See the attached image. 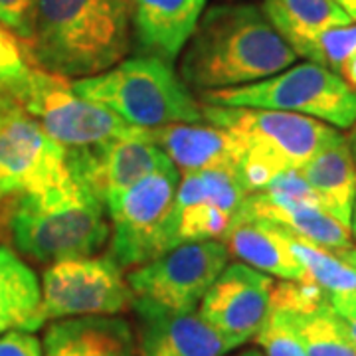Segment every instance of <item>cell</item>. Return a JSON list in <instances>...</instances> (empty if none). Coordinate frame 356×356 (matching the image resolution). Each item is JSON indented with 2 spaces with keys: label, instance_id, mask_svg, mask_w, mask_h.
<instances>
[{
  "label": "cell",
  "instance_id": "obj_34",
  "mask_svg": "<svg viewBox=\"0 0 356 356\" xmlns=\"http://www.w3.org/2000/svg\"><path fill=\"white\" fill-rule=\"evenodd\" d=\"M339 255H341L344 261H346V264L356 271V248H350V250H346V252H343V254H339Z\"/></svg>",
  "mask_w": 356,
  "mask_h": 356
},
{
  "label": "cell",
  "instance_id": "obj_19",
  "mask_svg": "<svg viewBox=\"0 0 356 356\" xmlns=\"http://www.w3.org/2000/svg\"><path fill=\"white\" fill-rule=\"evenodd\" d=\"M229 255L245 266L283 281H305L307 273L293 255L287 229L269 220L236 222L222 238Z\"/></svg>",
  "mask_w": 356,
  "mask_h": 356
},
{
  "label": "cell",
  "instance_id": "obj_12",
  "mask_svg": "<svg viewBox=\"0 0 356 356\" xmlns=\"http://www.w3.org/2000/svg\"><path fill=\"white\" fill-rule=\"evenodd\" d=\"M275 281L245 264H228L200 301L198 315L226 350L254 341L269 311Z\"/></svg>",
  "mask_w": 356,
  "mask_h": 356
},
{
  "label": "cell",
  "instance_id": "obj_23",
  "mask_svg": "<svg viewBox=\"0 0 356 356\" xmlns=\"http://www.w3.org/2000/svg\"><path fill=\"white\" fill-rule=\"evenodd\" d=\"M283 309L289 311L307 356H356V343L334 313L329 297L299 311Z\"/></svg>",
  "mask_w": 356,
  "mask_h": 356
},
{
  "label": "cell",
  "instance_id": "obj_1",
  "mask_svg": "<svg viewBox=\"0 0 356 356\" xmlns=\"http://www.w3.org/2000/svg\"><path fill=\"white\" fill-rule=\"evenodd\" d=\"M180 77L198 91L250 86L291 67L297 54L255 4H220L204 10L186 42Z\"/></svg>",
  "mask_w": 356,
  "mask_h": 356
},
{
  "label": "cell",
  "instance_id": "obj_17",
  "mask_svg": "<svg viewBox=\"0 0 356 356\" xmlns=\"http://www.w3.org/2000/svg\"><path fill=\"white\" fill-rule=\"evenodd\" d=\"M151 139L182 172L188 170H234L240 175L242 139L228 129L210 123H170L149 129Z\"/></svg>",
  "mask_w": 356,
  "mask_h": 356
},
{
  "label": "cell",
  "instance_id": "obj_10",
  "mask_svg": "<svg viewBox=\"0 0 356 356\" xmlns=\"http://www.w3.org/2000/svg\"><path fill=\"white\" fill-rule=\"evenodd\" d=\"M70 178L64 147L16 97L0 99V200L60 186Z\"/></svg>",
  "mask_w": 356,
  "mask_h": 356
},
{
  "label": "cell",
  "instance_id": "obj_8",
  "mask_svg": "<svg viewBox=\"0 0 356 356\" xmlns=\"http://www.w3.org/2000/svg\"><path fill=\"white\" fill-rule=\"evenodd\" d=\"M16 99L50 139L64 147L65 153H97L115 140L140 131L107 107L79 97L70 79L48 74L36 65L30 67Z\"/></svg>",
  "mask_w": 356,
  "mask_h": 356
},
{
  "label": "cell",
  "instance_id": "obj_7",
  "mask_svg": "<svg viewBox=\"0 0 356 356\" xmlns=\"http://www.w3.org/2000/svg\"><path fill=\"white\" fill-rule=\"evenodd\" d=\"M178 168L170 163L105 202L111 220L107 255L123 271L154 261L178 245Z\"/></svg>",
  "mask_w": 356,
  "mask_h": 356
},
{
  "label": "cell",
  "instance_id": "obj_2",
  "mask_svg": "<svg viewBox=\"0 0 356 356\" xmlns=\"http://www.w3.org/2000/svg\"><path fill=\"white\" fill-rule=\"evenodd\" d=\"M131 44L129 0H36L30 38L20 48L28 64L81 79L121 64Z\"/></svg>",
  "mask_w": 356,
  "mask_h": 356
},
{
  "label": "cell",
  "instance_id": "obj_13",
  "mask_svg": "<svg viewBox=\"0 0 356 356\" xmlns=\"http://www.w3.org/2000/svg\"><path fill=\"white\" fill-rule=\"evenodd\" d=\"M250 192L234 170H188L177 188V243L208 242L228 234Z\"/></svg>",
  "mask_w": 356,
  "mask_h": 356
},
{
  "label": "cell",
  "instance_id": "obj_36",
  "mask_svg": "<svg viewBox=\"0 0 356 356\" xmlns=\"http://www.w3.org/2000/svg\"><path fill=\"white\" fill-rule=\"evenodd\" d=\"M350 234L355 236V240H356V198H355V208H353V218H350Z\"/></svg>",
  "mask_w": 356,
  "mask_h": 356
},
{
  "label": "cell",
  "instance_id": "obj_27",
  "mask_svg": "<svg viewBox=\"0 0 356 356\" xmlns=\"http://www.w3.org/2000/svg\"><path fill=\"white\" fill-rule=\"evenodd\" d=\"M36 0H0V26L20 44L30 38Z\"/></svg>",
  "mask_w": 356,
  "mask_h": 356
},
{
  "label": "cell",
  "instance_id": "obj_5",
  "mask_svg": "<svg viewBox=\"0 0 356 356\" xmlns=\"http://www.w3.org/2000/svg\"><path fill=\"white\" fill-rule=\"evenodd\" d=\"M79 97L113 111L125 123L156 129L170 123H202V103L192 95L172 65L159 58L139 56L111 70L74 79Z\"/></svg>",
  "mask_w": 356,
  "mask_h": 356
},
{
  "label": "cell",
  "instance_id": "obj_3",
  "mask_svg": "<svg viewBox=\"0 0 356 356\" xmlns=\"http://www.w3.org/2000/svg\"><path fill=\"white\" fill-rule=\"evenodd\" d=\"M6 200L2 226L16 250L38 264L93 257L111 236L105 202L74 175L60 186Z\"/></svg>",
  "mask_w": 356,
  "mask_h": 356
},
{
  "label": "cell",
  "instance_id": "obj_35",
  "mask_svg": "<svg viewBox=\"0 0 356 356\" xmlns=\"http://www.w3.org/2000/svg\"><path fill=\"white\" fill-rule=\"evenodd\" d=\"M348 145H350V151H353V156H355L356 163V125L353 127V133H350V137H348Z\"/></svg>",
  "mask_w": 356,
  "mask_h": 356
},
{
  "label": "cell",
  "instance_id": "obj_31",
  "mask_svg": "<svg viewBox=\"0 0 356 356\" xmlns=\"http://www.w3.org/2000/svg\"><path fill=\"white\" fill-rule=\"evenodd\" d=\"M32 65H28L24 72H18V74H13V72H6V70H0V99H6V97H16L20 86L24 83L26 76L30 72Z\"/></svg>",
  "mask_w": 356,
  "mask_h": 356
},
{
  "label": "cell",
  "instance_id": "obj_24",
  "mask_svg": "<svg viewBox=\"0 0 356 356\" xmlns=\"http://www.w3.org/2000/svg\"><path fill=\"white\" fill-rule=\"evenodd\" d=\"M287 229V228H285ZM287 240L293 255L305 269L307 280L317 283L327 293L353 291L356 289V271L339 254L309 242L287 229Z\"/></svg>",
  "mask_w": 356,
  "mask_h": 356
},
{
  "label": "cell",
  "instance_id": "obj_33",
  "mask_svg": "<svg viewBox=\"0 0 356 356\" xmlns=\"http://www.w3.org/2000/svg\"><path fill=\"white\" fill-rule=\"evenodd\" d=\"M334 2L356 22V0H334Z\"/></svg>",
  "mask_w": 356,
  "mask_h": 356
},
{
  "label": "cell",
  "instance_id": "obj_18",
  "mask_svg": "<svg viewBox=\"0 0 356 356\" xmlns=\"http://www.w3.org/2000/svg\"><path fill=\"white\" fill-rule=\"evenodd\" d=\"M42 348L44 356H139L133 327L115 315L51 321Z\"/></svg>",
  "mask_w": 356,
  "mask_h": 356
},
{
  "label": "cell",
  "instance_id": "obj_28",
  "mask_svg": "<svg viewBox=\"0 0 356 356\" xmlns=\"http://www.w3.org/2000/svg\"><path fill=\"white\" fill-rule=\"evenodd\" d=\"M0 356H44V348L32 332L8 331L0 334Z\"/></svg>",
  "mask_w": 356,
  "mask_h": 356
},
{
  "label": "cell",
  "instance_id": "obj_15",
  "mask_svg": "<svg viewBox=\"0 0 356 356\" xmlns=\"http://www.w3.org/2000/svg\"><path fill=\"white\" fill-rule=\"evenodd\" d=\"M242 220H269L334 254L355 248L350 228L331 216L318 200L291 198L273 188L248 194L236 222Z\"/></svg>",
  "mask_w": 356,
  "mask_h": 356
},
{
  "label": "cell",
  "instance_id": "obj_25",
  "mask_svg": "<svg viewBox=\"0 0 356 356\" xmlns=\"http://www.w3.org/2000/svg\"><path fill=\"white\" fill-rule=\"evenodd\" d=\"M254 341L257 346H261L266 356H307L289 311L271 301L266 321Z\"/></svg>",
  "mask_w": 356,
  "mask_h": 356
},
{
  "label": "cell",
  "instance_id": "obj_16",
  "mask_svg": "<svg viewBox=\"0 0 356 356\" xmlns=\"http://www.w3.org/2000/svg\"><path fill=\"white\" fill-rule=\"evenodd\" d=\"M204 8L206 0H129L131 34L140 56L175 64Z\"/></svg>",
  "mask_w": 356,
  "mask_h": 356
},
{
  "label": "cell",
  "instance_id": "obj_29",
  "mask_svg": "<svg viewBox=\"0 0 356 356\" xmlns=\"http://www.w3.org/2000/svg\"><path fill=\"white\" fill-rule=\"evenodd\" d=\"M22 48H20V42L14 38L13 34L0 26V70H6V72H24L28 67Z\"/></svg>",
  "mask_w": 356,
  "mask_h": 356
},
{
  "label": "cell",
  "instance_id": "obj_11",
  "mask_svg": "<svg viewBox=\"0 0 356 356\" xmlns=\"http://www.w3.org/2000/svg\"><path fill=\"white\" fill-rule=\"evenodd\" d=\"M228 261V248L218 240L186 242L154 261L131 269L127 283L139 299L178 313H191L200 305Z\"/></svg>",
  "mask_w": 356,
  "mask_h": 356
},
{
  "label": "cell",
  "instance_id": "obj_21",
  "mask_svg": "<svg viewBox=\"0 0 356 356\" xmlns=\"http://www.w3.org/2000/svg\"><path fill=\"white\" fill-rule=\"evenodd\" d=\"M261 10L297 58L325 30L355 22L334 0H264Z\"/></svg>",
  "mask_w": 356,
  "mask_h": 356
},
{
  "label": "cell",
  "instance_id": "obj_37",
  "mask_svg": "<svg viewBox=\"0 0 356 356\" xmlns=\"http://www.w3.org/2000/svg\"><path fill=\"white\" fill-rule=\"evenodd\" d=\"M236 356H266V355H261L259 350H245V353H240V355H236Z\"/></svg>",
  "mask_w": 356,
  "mask_h": 356
},
{
  "label": "cell",
  "instance_id": "obj_32",
  "mask_svg": "<svg viewBox=\"0 0 356 356\" xmlns=\"http://www.w3.org/2000/svg\"><path fill=\"white\" fill-rule=\"evenodd\" d=\"M341 76L344 77V81H348L353 88H356V51L344 62V65L341 67Z\"/></svg>",
  "mask_w": 356,
  "mask_h": 356
},
{
  "label": "cell",
  "instance_id": "obj_30",
  "mask_svg": "<svg viewBox=\"0 0 356 356\" xmlns=\"http://www.w3.org/2000/svg\"><path fill=\"white\" fill-rule=\"evenodd\" d=\"M329 301H331V307L334 309V313L344 323L348 334L353 337V341L356 343V289H353V291L331 293Z\"/></svg>",
  "mask_w": 356,
  "mask_h": 356
},
{
  "label": "cell",
  "instance_id": "obj_26",
  "mask_svg": "<svg viewBox=\"0 0 356 356\" xmlns=\"http://www.w3.org/2000/svg\"><path fill=\"white\" fill-rule=\"evenodd\" d=\"M356 51V22L329 28L309 44L301 58L341 74L344 62Z\"/></svg>",
  "mask_w": 356,
  "mask_h": 356
},
{
  "label": "cell",
  "instance_id": "obj_20",
  "mask_svg": "<svg viewBox=\"0 0 356 356\" xmlns=\"http://www.w3.org/2000/svg\"><path fill=\"white\" fill-rule=\"evenodd\" d=\"M299 175L317 194L321 206L350 228L356 198V163L348 137L341 135L325 147L299 168Z\"/></svg>",
  "mask_w": 356,
  "mask_h": 356
},
{
  "label": "cell",
  "instance_id": "obj_14",
  "mask_svg": "<svg viewBox=\"0 0 356 356\" xmlns=\"http://www.w3.org/2000/svg\"><path fill=\"white\" fill-rule=\"evenodd\" d=\"M135 337L139 356H224L228 350L222 339L202 317L178 313L147 299H133Z\"/></svg>",
  "mask_w": 356,
  "mask_h": 356
},
{
  "label": "cell",
  "instance_id": "obj_6",
  "mask_svg": "<svg viewBox=\"0 0 356 356\" xmlns=\"http://www.w3.org/2000/svg\"><path fill=\"white\" fill-rule=\"evenodd\" d=\"M200 103L277 109L318 119L334 129L356 125V88L323 65L305 62L250 86L204 91Z\"/></svg>",
  "mask_w": 356,
  "mask_h": 356
},
{
  "label": "cell",
  "instance_id": "obj_4",
  "mask_svg": "<svg viewBox=\"0 0 356 356\" xmlns=\"http://www.w3.org/2000/svg\"><path fill=\"white\" fill-rule=\"evenodd\" d=\"M204 121L228 129L242 139L245 153L240 178L245 191H264L275 177L299 170L341 137L339 129L318 119L277 109L220 107L202 103Z\"/></svg>",
  "mask_w": 356,
  "mask_h": 356
},
{
  "label": "cell",
  "instance_id": "obj_22",
  "mask_svg": "<svg viewBox=\"0 0 356 356\" xmlns=\"http://www.w3.org/2000/svg\"><path fill=\"white\" fill-rule=\"evenodd\" d=\"M40 301L42 289L36 273L10 248L0 245V334L42 329Z\"/></svg>",
  "mask_w": 356,
  "mask_h": 356
},
{
  "label": "cell",
  "instance_id": "obj_9",
  "mask_svg": "<svg viewBox=\"0 0 356 356\" xmlns=\"http://www.w3.org/2000/svg\"><path fill=\"white\" fill-rule=\"evenodd\" d=\"M133 299L123 269L109 255L58 261L42 275L40 327L62 318L119 315Z\"/></svg>",
  "mask_w": 356,
  "mask_h": 356
}]
</instances>
